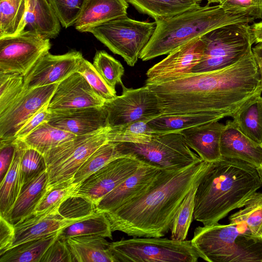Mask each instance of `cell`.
Instances as JSON below:
<instances>
[{
  "label": "cell",
  "instance_id": "c3c4849f",
  "mask_svg": "<svg viewBox=\"0 0 262 262\" xmlns=\"http://www.w3.org/2000/svg\"><path fill=\"white\" fill-rule=\"evenodd\" d=\"M0 183L6 175L13 160L16 139L0 140Z\"/></svg>",
  "mask_w": 262,
  "mask_h": 262
},
{
  "label": "cell",
  "instance_id": "ab89813d",
  "mask_svg": "<svg viewBox=\"0 0 262 262\" xmlns=\"http://www.w3.org/2000/svg\"><path fill=\"white\" fill-rule=\"evenodd\" d=\"M105 82L115 90L116 84L123 85L122 77L124 69L122 64L103 50L97 51L92 63Z\"/></svg>",
  "mask_w": 262,
  "mask_h": 262
},
{
  "label": "cell",
  "instance_id": "816d5d0a",
  "mask_svg": "<svg viewBox=\"0 0 262 262\" xmlns=\"http://www.w3.org/2000/svg\"><path fill=\"white\" fill-rule=\"evenodd\" d=\"M252 52L262 78V42L257 43Z\"/></svg>",
  "mask_w": 262,
  "mask_h": 262
},
{
  "label": "cell",
  "instance_id": "ba28073f",
  "mask_svg": "<svg viewBox=\"0 0 262 262\" xmlns=\"http://www.w3.org/2000/svg\"><path fill=\"white\" fill-rule=\"evenodd\" d=\"M205 46L201 61L191 72H204L230 66L252 50L255 42L250 24H235L202 36Z\"/></svg>",
  "mask_w": 262,
  "mask_h": 262
},
{
  "label": "cell",
  "instance_id": "4dcf8cb0",
  "mask_svg": "<svg viewBox=\"0 0 262 262\" xmlns=\"http://www.w3.org/2000/svg\"><path fill=\"white\" fill-rule=\"evenodd\" d=\"M76 136L45 122L21 140L27 147L35 149L44 155L52 148Z\"/></svg>",
  "mask_w": 262,
  "mask_h": 262
},
{
  "label": "cell",
  "instance_id": "f546056e",
  "mask_svg": "<svg viewBox=\"0 0 262 262\" xmlns=\"http://www.w3.org/2000/svg\"><path fill=\"white\" fill-rule=\"evenodd\" d=\"M59 231L12 247L0 256V262H40L45 252L58 238Z\"/></svg>",
  "mask_w": 262,
  "mask_h": 262
},
{
  "label": "cell",
  "instance_id": "5bb4252c",
  "mask_svg": "<svg viewBox=\"0 0 262 262\" xmlns=\"http://www.w3.org/2000/svg\"><path fill=\"white\" fill-rule=\"evenodd\" d=\"M57 85L55 83L25 90L0 113V140L14 139L21 127L49 102Z\"/></svg>",
  "mask_w": 262,
  "mask_h": 262
},
{
  "label": "cell",
  "instance_id": "db71d44e",
  "mask_svg": "<svg viewBox=\"0 0 262 262\" xmlns=\"http://www.w3.org/2000/svg\"><path fill=\"white\" fill-rule=\"evenodd\" d=\"M262 185V160L260 167L257 169Z\"/></svg>",
  "mask_w": 262,
  "mask_h": 262
},
{
  "label": "cell",
  "instance_id": "8992f818",
  "mask_svg": "<svg viewBox=\"0 0 262 262\" xmlns=\"http://www.w3.org/2000/svg\"><path fill=\"white\" fill-rule=\"evenodd\" d=\"M115 262H196L199 254L191 240L136 237L110 245Z\"/></svg>",
  "mask_w": 262,
  "mask_h": 262
},
{
  "label": "cell",
  "instance_id": "bcb514c9",
  "mask_svg": "<svg viewBox=\"0 0 262 262\" xmlns=\"http://www.w3.org/2000/svg\"><path fill=\"white\" fill-rule=\"evenodd\" d=\"M219 4L228 12L244 14L254 20L262 17V0H222Z\"/></svg>",
  "mask_w": 262,
  "mask_h": 262
},
{
  "label": "cell",
  "instance_id": "d6a6232c",
  "mask_svg": "<svg viewBox=\"0 0 262 262\" xmlns=\"http://www.w3.org/2000/svg\"><path fill=\"white\" fill-rule=\"evenodd\" d=\"M112 232L111 223L106 213L97 210L91 216L61 229L58 237L67 239L76 236L97 235L112 239Z\"/></svg>",
  "mask_w": 262,
  "mask_h": 262
},
{
  "label": "cell",
  "instance_id": "6da1fadb",
  "mask_svg": "<svg viewBox=\"0 0 262 262\" xmlns=\"http://www.w3.org/2000/svg\"><path fill=\"white\" fill-rule=\"evenodd\" d=\"M145 85L156 95L162 115L201 114L214 121L232 117L262 94V78L252 50L223 69L190 72Z\"/></svg>",
  "mask_w": 262,
  "mask_h": 262
},
{
  "label": "cell",
  "instance_id": "b9f144b4",
  "mask_svg": "<svg viewBox=\"0 0 262 262\" xmlns=\"http://www.w3.org/2000/svg\"><path fill=\"white\" fill-rule=\"evenodd\" d=\"M46 170L47 164L44 156L36 149L27 147L25 145L20 167L21 188Z\"/></svg>",
  "mask_w": 262,
  "mask_h": 262
},
{
  "label": "cell",
  "instance_id": "7a4b0ae2",
  "mask_svg": "<svg viewBox=\"0 0 262 262\" xmlns=\"http://www.w3.org/2000/svg\"><path fill=\"white\" fill-rule=\"evenodd\" d=\"M212 163L202 160L181 169H162L145 192L123 206L105 212L112 231L134 237L165 236L193 184Z\"/></svg>",
  "mask_w": 262,
  "mask_h": 262
},
{
  "label": "cell",
  "instance_id": "30bf717a",
  "mask_svg": "<svg viewBox=\"0 0 262 262\" xmlns=\"http://www.w3.org/2000/svg\"><path fill=\"white\" fill-rule=\"evenodd\" d=\"M108 127L97 132L77 136L49 150L43 156L48 173L47 190L65 181L73 180L91 155L108 142Z\"/></svg>",
  "mask_w": 262,
  "mask_h": 262
},
{
  "label": "cell",
  "instance_id": "60d3db41",
  "mask_svg": "<svg viewBox=\"0 0 262 262\" xmlns=\"http://www.w3.org/2000/svg\"><path fill=\"white\" fill-rule=\"evenodd\" d=\"M25 91L24 76L15 73H0V113L5 111Z\"/></svg>",
  "mask_w": 262,
  "mask_h": 262
},
{
  "label": "cell",
  "instance_id": "4fadbf2b",
  "mask_svg": "<svg viewBox=\"0 0 262 262\" xmlns=\"http://www.w3.org/2000/svg\"><path fill=\"white\" fill-rule=\"evenodd\" d=\"M144 164L127 156L116 158L82 182L74 195L87 199L97 207L106 194Z\"/></svg>",
  "mask_w": 262,
  "mask_h": 262
},
{
  "label": "cell",
  "instance_id": "ee69618b",
  "mask_svg": "<svg viewBox=\"0 0 262 262\" xmlns=\"http://www.w3.org/2000/svg\"><path fill=\"white\" fill-rule=\"evenodd\" d=\"M97 211L96 206L87 199L73 194L59 206V213L64 218L82 220Z\"/></svg>",
  "mask_w": 262,
  "mask_h": 262
},
{
  "label": "cell",
  "instance_id": "836d02e7",
  "mask_svg": "<svg viewBox=\"0 0 262 262\" xmlns=\"http://www.w3.org/2000/svg\"><path fill=\"white\" fill-rule=\"evenodd\" d=\"M214 121L211 117L201 115L178 116L161 115L148 122L154 136L180 132L184 129Z\"/></svg>",
  "mask_w": 262,
  "mask_h": 262
},
{
  "label": "cell",
  "instance_id": "d4e9b609",
  "mask_svg": "<svg viewBox=\"0 0 262 262\" xmlns=\"http://www.w3.org/2000/svg\"><path fill=\"white\" fill-rule=\"evenodd\" d=\"M47 170L24 185L6 219L14 226L31 215L47 191Z\"/></svg>",
  "mask_w": 262,
  "mask_h": 262
},
{
  "label": "cell",
  "instance_id": "44dd1931",
  "mask_svg": "<svg viewBox=\"0 0 262 262\" xmlns=\"http://www.w3.org/2000/svg\"><path fill=\"white\" fill-rule=\"evenodd\" d=\"M82 220L64 218L59 213L58 210L40 214H32L14 225L15 237L11 248L58 232Z\"/></svg>",
  "mask_w": 262,
  "mask_h": 262
},
{
  "label": "cell",
  "instance_id": "f5cc1de1",
  "mask_svg": "<svg viewBox=\"0 0 262 262\" xmlns=\"http://www.w3.org/2000/svg\"><path fill=\"white\" fill-rule=\"evenodd\" d=\"M250 26L255 42H262V20L254 23Z\"/></svg>",
  "mask_w": 262,
  "mask_h": 262
},
{
  "label": "cell",
  "instance_id": "7bdbcfd3",
  "mask_svg": "<svg viewBox=\"0 0 262 262\" xmlns=\"http://www.w3.org/2000/svg\"><path fill=\"white\" fill-rule=\"evenodd\" d=\"M77 72L83 76L95 93L104 101L113 99L117 96L116 90L105 82L93 64L83 57Z\"/></svg>",
  "mask_w": 262,
  "mask_h": 262
},
{
  "label": "cell",
  "instance_id": "f907efd6",
  "mask_svg": "<svg viewBox=\"0 0 262 262\" xmlns=\"http://www.w3.org/2000/svg\"><path fill=\"white\" fill-rule=\"evenodd\" d=\"M14 237V226L0 216V256L11 248Z\"/></svg>",
  "mask_w": 262,
  "mask_h": 262
},
{
  "label": "cell",
  "instance_id": "ffe728a7",
  "mask_svg": "<svg viewBox=\"0 0 262 262\" xmlns=\"http://www.w3.org/2000/svg\"><path fill=\"white\" fill-rule=\"evenodd\" d=\"M222 158L243 161L255 169L262 160V145L244 134L233 120H228L222 132L220 142Z\"/></svg>",
  "mask_w": 262,
  "mask_h": 262
},
{
  "label": "cell",
  "instance_id": "7402d4cb",
  "mask_svg": "<svg viewBox=\"0 0 262 262\" xmlns=\"http://www.w3.org/2000/svg\"><path fill=\"white\" fill-rule=\"evenodd\" d=\"M225 125L212 121L184 129L181 134L188 146L201 159L212 163L222 159L220 142Z\"/></svg>",
  "mask_w": 262,
  "mask_h": 262
},
{
  "label": "cell",
  "instance_id": "8d00e7d4",
  "mask_svg": "<svg viewBox=\"0 0 262 262\" xmlns=\"http://www.w3.org/2000/svg\"><path fill=\"white\" fill-rule=\"evenodd\" d=\"M202 177L193 184L172 220L170 229L172 239L182 241L186 239L193 217L195 192Z\"/></svg>",
  "mask_w": 262,
  "mask_h": 262
},
{
  "label": "cell",
  "instance_id": "3957f363",
  "mask_svg": "<svg viewBox=\"0 0 262 262\" xmlns=\"http://www.w3.org/2000/svg\"><path fill=\"white\" fill-rule=\"evenodd\" d=\"M262 186L256 169L235 159L212 162L195 192L193 218L204 226L218 223Z\"/></svg>",
  "mask_w": 262,
  "mask_h": 262
},
{
  "label": "cell",
  "instance_id": "484cf974",
  "mask_svg": "<svg viewBox=\"0 0 262 262\" xmlns=\"http://www.w3.org/2000/svg\"><path fill=\"white\" fill-rule=\"evenodd\" d=\"M97 235H81L66 239L73 262H115L110 243Z\"/></svg>",
  "mask_w": 262,
  "mask_h": 262
},
{
  "label": "cell",
  "instance_id": "9a60e30c",
  "mask_svg": "<svg viewBox=\"0 0 262 262\" xmlns=\"http://www.w3.org/2000/svg\"><path fill=\"white\" fill-rule=\"evenodd\" d=\"M83 57L81 53L76 50L62 55L45 53L24 76L25 90L58 83L77 72Z\"/></svg>",
  "mask_w": 262,
  "mask_h": 262
},
{
  "label": "cell",
  "instance_id": "d6986e66",
  "mask_svg": "<svg viewBox=\"0 0 262 262\" xmlns=\"http://www.w3.org/2000/svg\"><path fill=\"white\" fill-rule=\"evenodd\" d=\"M161 170L144 164L106 194L97 206V210L111 211L132 201L149 189Z\"/></svg>",
  "mask_w": 262,
  "mask_h": 262
},
{
  "label": "cell",
  "instance_id": "277c9868",
  "mask_svg": "<svg viewBox=\"0 0 262 262\" xmlns=\"http://www.w3.org/2000/svg\"><path fill=\"white\" fill-rule=\"evenodd\" d=\"M254 19L228 12L219 4H207L171 17L155 21L156 28L139 58L147 61L170 52L197 37L220 27L235 24H250Z\"/></svg>",
  "mask_w": 262,
  "mask_h": 262
},
{
  "label": "cell",
  "instance_id": "9c48e42d",
  "mask_svg": "<svg viewBox=\"0 0 262 262\" xmlns=\"http://www.w3.org/2000/svg\"><path fill=\"white\" fill-rule=\"evenodd\" d=\"M156 28V22L139 21L126 16L106 22L91 30L92 33L113 53L134 67Z\"/></svg>",
  "mask_w": 262,
  "mask_h": 262
},
{
  "label": "cell",
  "instance_id": "f35d334b",
  "mask_svg": "<svg viewBox=\"0 0 262 262\" xmlns=\"http://www.w3.org/2000/svg\"><path fill=\"white\" fill-rule=\"evenodd\" d=\"M80 184L69 180L47 190L32 214H40L58 210L66 200L75 193Z\"/></svg>",
  "mask_w": 262,
  "mask_h": 262
},
{
  "label": "cell",
  "instance_id": "f6af8a7d",
  "mask_svg": "<svg viewBox=\"0 0 262 262\" xmlns=\"http://www.w3.org/2000/svg\"><path fill=\"white\" fill-rule=\"evenodd\" d=\"M56 12L61 26L74 25L84 0H48Z\"/></svg>",
  "mask_w": 262,
  "mask_h": 262
},
{
  "label": "cell",
  "instance_id": "5b68a950",
  "mask_svg": "<svg viewBox=\"0 0 262 262\" xmlns=\"http://www.w3.org/2000/svg\"><path fill=\"white\" fill-rule=\"evenodd\" d=\"M209 262H262V237L239 224L198 226L191 240Z\"/></svg>",
  "mask_w": 262,
  "mask_h": 262
},
{
  "label": "cell",
  "instance_id": "52a82bcc",
  "mask_svg": "<svg viewBox=\"0 0 262 262\" xmlns=\"http://www.w3.org/2000/svg\"><path fill=\"white\" fill-rule=\"evenodd\" d=\"M115 143L121 156L161 169H181L202 161L188 146L181 132L155 135L145 143Z\"/></svg>",
  "mask_w": 262,
  "mask_h": 262
},
{
  "label": "cell",
  "instance_id": "f1b7e54d",
  "mask_svg": "<svg viewBox=\"0 0 262 262\" xmlns=\"http://www.w3.org/2000/svg\"><path fill=\"white\" fill-rule=\"evenodd\" d=\"M238 128L262 145V97L257 96L244 104L232 116Z\"/></svg>",
  "mask_w": 262,
  "mask_h": 262
},
{
  "label": "cell",
  "instance_id": "e575fe53",
  "mask_svg": "<svg viewBox=\"0 0 262 262\" xmlns=\"http://www.w3.org/2000/svg\"><path fill=\"white\" fill-rule=\"evenodd\" d=\"M242 208L229 216L230 223L242 224L253 235L262 237V192H254Z\"/></svg>",
  "mask_w": 262,
  "mask_h": 262
},
{
  "label": "cell",
  "instance_id": "cb8c5ba5",
  "mask_svg": "<svg viewBox=\"0 0 262 262\" xmlns=\"http://www.w3.org/2000/svg\"><path fill=\"white\" fill-rule=\"evenodd\" d=\"M24 25L25 30L47 39L56 37L61 29L59 18L48 0H28Z\"/></svg>",
  "mask_w": 262,
  "mask_h": 262
},
{
  "label": "cell",
  "instance_id": "83f0119b",
  "mask_svg": "<svg viewBox=\"0 0 262 262\" xmlns=\"http://www.w3.org/2000/svg\"><path fill=\"white\" fill-rule=\"evenodd\" d=\"M139 12L155 21L200 7L202 0H126Z\"/></svg>",
  "mask_w": 262,
  "mask_h": 262
},
{
  "label": "cell",
  "instance_id": "681fc988",
  "mask_svg": "<svg viewBox=\"0 0 262 262\" xmlns=\"http://www.w3.org/2000/svg\"><path fill=\"white\" fill-rule=\"evenodd\" d=\"M48 103L42 106L18 131L14 139L22 140L45 122H48L50 112L48 108Z\"/></svg>",
  "mask_w": 262,
  "mask_h": 262
},
{
  "label": "cell",
  "instance_id": "e0dca14e",
  "mask_svg": "<svg viewBox=\"0 0 262 262\" xmlns=\"http://www.w3.org/2000/svg\"><path fill=\"white\" fill-rule=\"evenodd\" d=\"M104 101L94 91L86 79L74 72L58 83L50 100L49 111L102 106Z\"/></svg>",
  "mask_w": 262,
  "mask_h": 262
},
{
  "label": "cell",
  "instance_id": "1f68e13d",
  "mask_svg": "<svg viewBox=\"0 0 262 262\" xmlns=\"http://www.w3.org/2000/svg\"><path fill=\"white\" fill-rule=\"evenodd\" d=\"M28 0H0V38L25 30Z\"/></svg>",
  "mask_w": 262,
  "mask_h": 262
},
{
  "label": "cell",
  "instance_id": "d590c367",
  "mask_svg": "<svg viewBox=\"0 0 262 262\" xmlns=\"http://www.w3.org/2000/svg\"><path fill=\"white\" fill-rule=\"evenodd\" d=\"M154 136V132L148 122L139 121L125 125L109 127L107 139L112 142L145 143Z\"/></svg>",
  "mask_w": 262,
  "mask_h": 262
},
{
  "label": "cell",
  "instance_id": "8fae6325",
  "mask_svg": "<svg viewBox=\"0 0 262 262\" xmlns=\"http://www.w3.org/2000/svg\"><path fill=\"white\" fill-rule=\"evenodd\" d=\"M122 93L105 101L103 105L108 127L134 122H149L162 115L156 95L147 86L128 89L122 85Z\"/></svg>",
  "mask_w": 262,
  "mask_h": 262
},
{
  "label": "cell",
  "instance_id": "2e32d148",
  "mask_svg": "<svg viewBox=\"0 0 262 262\" xmlns=\"http://www.w3.org/2000/svg\"><path fill=\"white\" fill-rule=\"evenodd\" d=\"M205 46L201 36L179 46L147 70L145 84L162 82L191 72L201 61Z\"/></svg>",
  "mask_w": 262,
  "mask_h": 262
},
{
  "label": "cell",
  "instance_id": "7dc6e473",
  "mask_svg": "<svg viewBox=\"0 0 262 262\" xmlns=\"http://www.w3.org/2000/svg\"><path fill=\"white\" fill-rule=\"evenodd\" d=\"M40 262H73L66 239L58 236L45 252Z\"/></svg>",
  "mask_w": 262,
  "mask_h": 262
},
{
  "label": "cell",
  "instance_id": "74e56055",
  "mask_svg": "<svg viewBox=\"0 0 262 262\" xmlns=\"http://www.w3.org/2000/svg\"><path fill=\"white\" fill-rule=\"evenodd\" d=\"M121 157L115 142H107L88 158L75 174L73 182L80 184L91 174L116 158Z\"/></svg>",
  "mask_w": 262,
  "mask_h": 262
},
{
  "label": "cell",
  "instance_id": "7c38bea8",
  "mask_svg": "<svg viewBox=\"0 0 262 262\" xmlns=\"http://www.w3.org/2000/svg\"><path fill=\"white\" fill-rule=\"evenodd\" d=\"M51 47L50 39L25 30L0 38V73L25 76L37 61Z\"/></svg>",
  "mask_w": 262,
  "mask_h": 262
},
{
  "label": "cell",
  "instance_id": "ac0fdd59",
  "mask_svg": "<svg viewBox=\"0 0 262 262\" xmlns=\"http://www.w3.org/2000/svg\"><path fill=\"white\" fill-rule=\"evenodd\" d=\"M48 122L75 136L94 133L107 127L102 106L50 111Z\"/></svg>",
  "mask_w": 262,
  "mask_h": 262
},
{
  "label": "cell",
  "instance_id": "4316f807",
  "mask_svg": "<svg viewBox=\"0 0 262 262\" xmlns=\"http://www.w3.org/2000/svg\"><path fill=\"white\" fill-rule=\"evenodd\" d=\"M17 140L13 160L0 183V216L6 219L12 209L21 189L20 167L24 142Z\"/></svg>",
  "mask_w": 262,
  "mask_h": 262
},
{
  "label": "cell",
  "instance_id": "603a6c76",
  "mask_svg": "<svg viewBox=\"0 0 262 262\" xmlns=\"http://www.w3.org/2000/svg\"><path fill=\"white\" fill-rule=\"evenodd\" d=\"M128 8L126 0H84L74 26L79 32H89L106 22L126 16Z\"/></svg>",
  "mask_w": 262,
  "mask_h": 262
}]
</instances>
